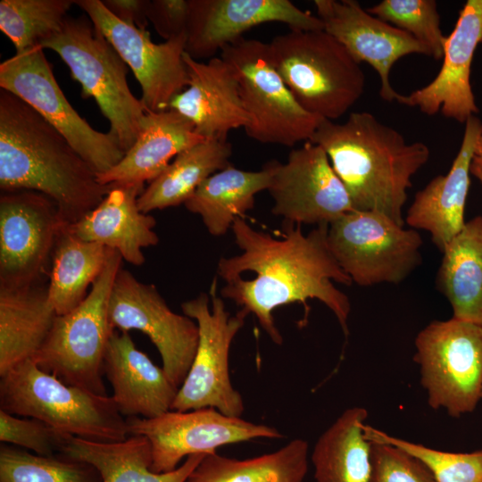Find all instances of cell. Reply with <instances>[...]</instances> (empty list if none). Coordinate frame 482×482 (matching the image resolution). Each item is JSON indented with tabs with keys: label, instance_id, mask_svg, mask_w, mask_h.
Wrapping results in <instances>:
<instances>
[{
	"label": "cell",
	"instance_id": "obj_26",
	"mask_svg": "<svg viewBox=\"0 0 482 482\" xmlns=\"http://www.w3.org/2000/svg\"><path fill=\"white\" fill-rule=\"evenodd\" d=\"M56 316L47 287L0 286V376L37 354Z\"/></svg>",
	"mask_w": 482,
	"mask_h": 482
},
{
	"label": "cell",
	"instance_id": "obj_2",
	"mask_svg": "<svg viewBox=\"0 0 482 482\" xmlns=\"http://www.w3.org/2000/svg\"><path fill=\"white\" fill-rule=\"evenodd\" d=\"M0 188L46 195L69 225L95 209L112 185H102L91 166L35 109L1 88Z\"/></svg>",
	"mask_w": 482,
	"mask_h": 482
},
{
	"label": "cell",
	"instance_id": "obj_13",
	"mask_svg": "<svg viewBox=\"0 0 482 482\" xmlns=\"http://www.w3.org/2000/svg\"><path fill=\"white\" fill-rule=\"evenodd\" d=\"M129 436H143L151 446V470H176L184 457L214 453L218 447L254 438H281L275 428L223 414L207 407L187 411H168L154 418H126Z\"/></svg>",
	"mask_w": 482,
	"mask_h": 482
},
{
	"label": "cell",
	"instance_id": "obj_27",
	"mask_svg": "<svg viewBox=\"0 0 482 482\" xmlns=\"http://www.w3.org/2000/svg\"><path fill=\"white\" fill-rule=\"evenodd\" d=\"M61 454L91 464L103 482H185L206 453L189 455L176 470L164 473L151 470V446L143 436H129L120 442L71 436Z\"/></svg>",
	"mask_w": 482,
	"mask_h": 482
},
{
	"label": "cell",
	"instance_id": "obj_14",
	"mask_svg": "<svg viewBox=\"0 0 482 482\" xmlns=\"http://www.w3.org/2000/svg\"><path fill=\"white\" fill-rule=\"evenodd\" d=\"M109 319L114 330L136 329L146 335L157 348L170 380L181 386L199 341V328L193 319L172 312L155 286L137 280L122 268L113 282Z\"/></svg>",
	"mask_w": 482,
	"mask_h": 482
},
{
	"label": "cell",
	"instance_id": "obj_11",
	"mask_svg": "<svg viewBox=\"0 0 482 482\" xmlns=\"http://www.w3.org/2000/svg\"><path fill=\"white\" fill-rule=\"evenodd\" d=\"M211 290V306L205 293L181 304L183 313L198 326L199 341L192 365L170 410L187 411L212 407L225 415L241 417L244 402L229 378V353L248 312L240 309L231 315L223 299L214 291L215 282Z\"/></svg>",
	"mask_w": 482,
	"mask_h": 482
},
{
	"label": "cell",
	"instance_id": "obj_5",
	"mask_svg": "<svg viewBox=\"0 0 482 482\" xmlns=\"http://www.w3.org/2000/svg\"><path fill=\"white\" fill-rule=\"evenodd\" d=\"M0 409L35 418L55 429L97 442L129 436L126 418L112 396L98 395L63 383L25 360L0 376Z\"/></svg>",
	"mask_w": 482,
	"mask_h": 482
},
{
	"label": "cell",
	"instance_id": "obj_20",
	"mask_svg": "<svg viewBox=\"0 0 482 482\" xmlns=\"http://www.w3.org/2000/svg\"><path fill=\"white\" fill-rule=\"evenodd\" d=\"M481 42L482 0H468L446 37L443 64L436 78L407 96L401 95L397 102L417 107L428 115L440 112L447 119L465 123L479 112L470 73L475 50Z\"/></svg>",
	"mask_w": 482,
	"mask_h": 482
},
{
	"label": "cell",
	"instance_id": "obj_37",
	"mask_svg": "<svg viewBox=\"0 0 482 482\" xmlns=\"http://www.w3.org/2000/svg\"><path fill=\"white\" fill-rule=\"evenodd\" d=\"M367 11L410 34L427 47L436 61L443 59L446 37L440 28L436 1L382 0Z\"/></svg>",
	"mask_w": 482,
	"mask_h": 482
},
{
	"label": "cell",
	"instance_id": "obj_21",
	"mask_svg": "<svg viewBox=\"0 0 482 482\" xmlns=\"http://www.w3.org/2000/svg\"><path fill=\"white\" fill-rule=\"evenodd\" d=\"M188 85L170 108L187 118L205 140H228L232 129L249 125L234 71L220 57L201 62L184 54Z\"/></svg>",
	"mask_w": 482,
	"mask_h": 482
},
{
	"label": "cell",
	"instance_id": "obj_18",
	"mask_svg": "<svg viewBox=\"0 0 482 482\" xmlns=\"http://www.w3.org/2000/svg\"><path fill=\"white\" fill-rule=\"evenodd\" d=\"M281 22L290 29H324L320 19L289 0H189L186 53L212 58L252 28Z\"/></svg>",
	"mask_w": 482,
	"mask_h": 482
},
{
	"label": "cell",
	"instance_id": "obj_22",
	"mask_svg": "<svg viewBox=\"0 0 482 482\" xmlns=\"http://www.w3.org/2000/svg\"><path fill=\"white\" fill-rule=\"evenodd\" d=\"M459 152L445 175L433 178L418 191L404 220L411 229L428 231L442 252L463 229L466 199L470 185V165L475 145L482 134V121L470 116Z\"/></svg>",
	"mask_w": 482,
	"mask_h": 482
},
{
	"label": "cell",
	"instance_id": "obj_3",
	"mask_svg": "<svg viewBox=\"0 0 482 482\" xmlns=\"http://www.w3.org/2000/svg\"><path fill=\"white\" fill-rule=\"evenodd\" d=\"M309 141L325 150L355 211L377 212L404 226L411 179L429 160L426 144L408 143L369 112H353L342 123L322 120Z\"/></svg>",
	"mask_w": 482,
	"mask_h": 482
},
{
	"label": "cell",
	"instance_id": "obj_25",
	"mask_svg": "<svg viewBox=\"0 0 482 482\" xmlns=\"http://www.w3.org/2000/svg\"><path fill=\"white\" fill-rule=\"evenodd\" d=\"M204 140L178 112H146L133 145L118 164L97 175V179L102 185H144L157 178L180 152Z\"/></svg>",
	"mask_w": 482,
	"mask_h": 482
},
{
	"label": "cell",
	"instance_id": "obj_23",
	"mask_svg": "<svg viewBox=\"0 0 482 482\" xmlns=\"http://www.w3.org/2000/svg\"><path fill=\"white\" fill-rule=\"evenodd\" d=\"M103 371L112 386V398L124 417L149 419L170 411L179 388L162 367L137 348L129 332L112 333Z\"/></svg>",
	"mask_w": 482,
	"mask_h": 482
},
{
	"label": "cell",
	"instance_id": "obj_30",
	"mask_svg": "<svg viewBox=\"0 0 482 482\" xmlns=\"http://www.w3.org/2000/svg\"><path fill=\"white\" fill-rule=\"evenodd\" d=\"M368 411L346 409L320 436L311 456L316 482H370L371 445L364 435Z\"/></svg>",
	"mask_w": 482,
	"mask_h": 482
},
{
	"label": "cell",
	"instance_id": "obj_8",
	"mask_svg": "<svg viewBox=\"0 0 482 482\" xmlns=\"http://www.w3.org/2000/svg\"><path fill=\"white\" fill-rule=\"evenodd\" d=\"M220 56L234 71L250 118L245 134L263 144L295 146L309 141L322 119L304 110L274 67L269 44L241 37Z\"/></svg>",
	"mask_w": 482,
	"mask_h": 482
},
{
	"label": "cell",
	"instance_id": "obj_39",
	"mask_svg": "<svg viewBox=\"0 0 482 482\" xmlns=\"http://www.w3.org/2000/svg\"><path fill=\"white\" fill-rule=\"evenodd\" d=\"M370 445V482H437L430 470L410 453L385 443Z\"/></svg>",
	"mask_w": 482,
	"mask_h": 482
},
{
	"label": "cell",
	"instance_id": "obj_4",
	"mask_svg": "<svg viewBox=\"0 0 482 482\" xmlns=\"http://www.w3.org/2000/svg\"><path fill=\"white\" fill-rule=\"evenodd\" d=\"M268 44L274 67L310 113L335 121L364 93L361 63L324 29H290Z\"/></svg>",
	"mask_w": 482,
	"mask_h": 482
},
{
	"label": "cell",
	"instance_id": "obj_7",
	"mask_svg": "<svg viewBox=\"0 0 482 482\" xmlns=\"http://www.w3.org/2000/svg\"><path fill=\"white\" fill-rule=\"evenodd\" d=\"M121 262L120 254L112 250L87 297L71 312L56 316L44 345L32 358L42 370L63 383L98 395H107L103 365L114 332L109 301Z\"/></svg>",
	"mask_w": 482,
	"mask_h": 482
},
{
	"label": "cell",
	"instance_id": "obj_6",
	"mask_svg": "<svg viewBox=\"0 0 482 482\" xmlns=\"http://www.w3.org/2000/svg\"><path fill=\"white\" fill-rule=\"evenodd\" d=\"M41 47L54 51L81 86L83 98H94L110 124L109 133L126 153L135 143L146 111L130 91L129 66L87 15L67 16Z\"/></svg>",
	"mask_w": 482,
	"mask_h": 482
},
{
	"label": "cell",
	"instance_id": "obj_16",
	"mask_svg": "<svg viewBox=\"0 0 482 482\" xmlns=\"http://www.w3.org/2000/svg\"><path fill=\"white\" fill-rule=\"evenodd\" d=\"M74 4L86 12L132 70L142 89L140 100L145 111L168 110L171 100L188 85L183 57L187 35L156 44L148 30L121 22L101 0H75Z\"/></svg>",
	"mask_w": 482,
	"mask_h": 482
},
{
	"label": "cell",
	"instance_id": "obj_36",
	"mask_svg": "<svg viewBox=\"0 0 482 482\" xmlns=\"http://www.w3.org/2000/svg\"><path fill=\"white\" fill-rule=\"evenodd\" d=\"M363 430L370 442L392 445L417 458L437 482H482V450L446 452L390 436L368 424Z\"/></svg>",
	"mask_w": 482,
	"mask_h": 482
},
{
	"label": "cell",
	"instance_id": "obj_40",
	"mask_svg": "<svg viewBox=\"0 0 482 482\" xmlns=\"http://www.w3.org/2000/svg\"><path fill=\"white\" fill-rule=\"evenodd\" d=\"M189 0H149L147 17L166 40L187 35Z\"/></svg>",
	"mask_w": 482,
	"mask_h": 482
},
{
	"label": "cell",
	"instance_id": "obj_29",
	"mask_svg": "<svg viewBox=\"0 0 482 482\" xmlns=\"http://www.w3.org/2000/svg\"><path fill=\"white\" fill-rule=\"evenodd\" d=\"M272 172V162L258 171L229 165L206 179L184 204L201 217L211 235L223 236L254 207L255 195L268 190Z\"/></svg>",
	"mask_w": 482,
	"mask_h": 482
},
{
	"label": "cell",
	"instance_id": "obj_24",
	"mask_svg": "<svg viewBox=\"0 0 482 482\" xmlns=\"http://www.w3.org/2000/svg\"><path fill=\"white\" fill-rule=\"evenodd\" d=\"M144 189L143 184L112 185L95 209L66 229L82 240L117 251L130 264L142 265L145 261L142 249L159 242L155 219L137 205Z\"/></svg>",
	"mask_w": 482,
	"mask_h": 482
},
{
	"label": "cell",
	"instance_id": "obj_28",
	"mask_svg": "<svg viewBox=\"0 0 482 482\" xmlns=\"http://www.w3.org/2000/svg\"><path fill=\"white\" fill-rule=\"evenodd\" d=\"M441 253L436 285L453 318L482 326V217L466 221Z\"/></svg>",
	"mask_w": 482,
	"mask_h": 482
},
{
	"label": "cell",
	"instance_id": "obj_32",
	"mask_svg": "<svg viewBox=\"0 0 482 482\" xmlns=\"http://www.w3.org/2000/svg\"><path fill=\"white\" fill-rule=\"evenodd\" d=\"M112 250L77 237L65 226L54 245L46 286L49 301L57 315L71 312L83 302Z\"/></svg>",
	"mask_w": 482,
	"mask_h": 482
},
{
	"label": "cell",
	"instance_id": "obj_31",
	"mask_svg": "<svg viewBox=\"0 0 482 482\" xmlns=\"http://www.w3.org/2000/svg\"><path fill=\"white\" fill-rule=\"evenodd\" d=\"M231 155L228 140H204L180 152L138 196L140 211L149 213L185 204L206 179L230 165Z\"/></svg>",
	"mask_w": 482,
	"mask_h": 482
},
{
	"label": "cell",
	"instance_id": "obj_33",
	"mask_svg": "<svg viewBox=\"0 0 482 482\" xmlns=\"http://www.w3.org/2000/svg\"><path fill=\"white\" fill-rule=\"evenodd\" d=\"M308 453V443L301 438L245 460L206 453L185 482H303Z\"/></svg>",
	"mask_w": 482,
	"mask_h": 482
},
{
	"label": "cell",
	"instance_id": "obj_38",
	"mask_svg": "<svg viewBox=\"0 0 482 482\" xmlns=\"http://www.w3.org/2000/svg\"><path fill=\"white\" fill-rule=\"evenodd\" d=\"M64 434L35 418L19 417L0 409V441L29 450L36 454H61L67 440Z\"/></svg>",
	"mask_w": 482,
	"mask_h": 482
},
{
	"label": "cell",
	"instance_id": "obj_17",
	"mask_svg": "<svg viewBox=\"0 0 482 482\" xmlns=\"http://www.w3.org/2000/svg\"><path fill=\"white\" fill-rule=\"evenodd\" d=\"M272 166L271 212L289 224L329 225L355 211L320 145L306 141L290 151L286 162L272 161Z\"/></svg>",
	"mask_w": 482,
	"mask_h": 482
},
{
	"label": "cell",
	"instance_id": "obj_42",
	"mask_svg": "<svg viewBox=\"0 0 482 482\" xmlns=\"http://www.w3.org/2000/svg\"><path fill=\"white\" fill-rule=\"evenodd\" d=\"M470 174L477 178L482 184V164L474 158L470 165Z\"/></svg>",
	"mask_w": 482,
	"mask_h": 482
},
{
	"label": "cell",
	"instance_id": "obj_35",
	"mask_svg": "<svg viewBox=\"0 0 482 482\" xmlns=\"http://www.w3.org/2000/svg\"><path fill=\"white\" fill-rule=\"evenodd\" d=\"M0 482H103L89 463L63 454L43 456L7 445L0 447Z\"/></svg>",
	"mask_w": 482,
	"mask_h": 482
},
{
	"label": "cell",
	"instance_id": "obj_44",
	"mask_svg": "<svg viewBox=\"0 0 482 482\" xmlns=\"http://www.w3.org/2000/svg\"><path fill=\"white\" fill-rule=\"evenodd\" d=\"M481 400H482V392H481Z\"/></svg>",
	"mask_w": 482,
	"mask_h": 482
},
{
	"label": "cell",
	"instance_id": "obj_43",
	"mask_svg": "<svg viewBox=\"0 0 482 482\" xmlns=\"http://www.w3.org/2000/svg\"><path fill=\"white\" fill-rule=\"evenodd\" d=\"M473 158L482 164V134L478 139L477 144L475 145Z\"/></svg>",
	"mask_w": 482,
	"mask_h": 482
},
{
	"label": "cell",
	"instance_id": "obj_10",
	"mask_svg": "<svg viewBox=\"0 0 482 482\" xmlns=\"http://www.w3.org/2000/svg\"><path fill=\"white\" fill-rule=\"evenodd\" d=\"M329 249L361 287L400 284L421 263L422 238L377 212L353 211L328 225Z\"/></svg>",
	"mask_w": 482,
	"mask_h": 482
},
{
	"label": "cell",
	"instance_id": "obj_34",
	"mask_svg": "<svg viewBox=\"0 0 482 482\" xmlns=\"http://www.w3.org/2000/svg\"><path fill=\"white\" fill-rule=\"evenodd\" d=\"M75 0H1L0 29L16 53L40 46L55 33Z\"/></svg>",
	"mask_w": 482,
	"mask_h": 482
},
{
	"label": "cell",
	"instance_id": "obj_41",
	"mask_svg": "<svg viewBox=\"0 0 482 482\" xmlns=\"http://www.w3.org/2000/svg\"><path fill=\"white\" fill-rule=\"evenodd\" d=\"M105 8L119 21L139 29L148 26L149 0H101Z\"/></svg>",
	"mask_w": 482,
	"mask_h": 482
},
{
	"label": "cell",
	"instance_id": "obj_15",
	"mask_svg": "<svg viewBox=\"0 0 482 482\" xmlns=\"http://www.w3.org/2000/svg\"><path fill=\"white\" fill-rule=\"evenodd\" d=\"M67 224L55 203L30 190L0 197V286L28 287L49 276L55 243Z\"/></svg>",
	"mask_w": 482,
	"mask_h": 482
},
{
	"label": "cell",
	"instance_id": "obj_12",
	"mask_svg": "<svg viewBox=\"0 0 482 482\" xmlns=\"http://www.w3.org/2000/svg\"><path fill=\"white\" fill-rule=\"evenodd\" d=\"M44 48L37 46L0 64V87L26 102L55 128L97 175L125 155L113 137L93 129L60 88Z\"/></svg>",
	"mask_w": 482,
	"mask_h": 482
},
{
	"label": "cell",
	"instance_id": "obj_9",
	"mask_svg": "<svg viewBox=\"0 0 482 482\" xmlns=\"http://www.w3.org/2000/svg\"><path fill=\"white\" fill-rule=\"evenodd\" d=\"M414 345L429 406L454 418L472 412L481 401L482 326L453 317L433 320Z\"/></svg>",
	"mask_w": 482,
	"mask_h": 482
},
{
	"label": "cell",
	"instance_id": "obj_1",
	"mask_svg": "<svg viewBox=\"0 0 482 482\" xmlns=\"http://www.w3.org/2000/svg\"><path fill=\"white\" fill-rule=\"evenodd\" d=\"M242 253L220 258L217 273L225 281L220 295L253 313L272 342L283 343L272 312L275 309L309 299L324 303L348 334L351 303L334 282L352 285L328 243V225H319L308 234L301 225L289 224L278 239L253 229L242 218L232 227Z\"/></svg>",
	"mask_w": 482,
	"mask_h": 482
},
{
	"label": "cell",
	"instance_id": "obj_19",
	"mask_svg": "<svg viewBox=\"0 0 482 482\" xmlns=\"http://www.w3.org/2000/svg\"><path fill=\"white\" fill-rule=\"evenodd\" d=\"M324 30L337 38L359 62H366L380 79V97L396 101L390 71L402 57L417 54L429 56L427 47L410 34L370 14L355 0H314Z\"/></svg>",
	"mask_w": 482,
	"mask_h": 482
}]
</instances>
